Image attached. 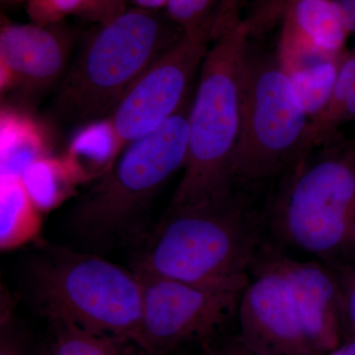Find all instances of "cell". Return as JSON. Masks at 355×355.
<instances>
[{"mask_svg":"<svg viewBox=\"0 0 355 355\" xmlns=\"http://www.w3.org/2000/svg\"><path fill=\"white\" fill-rule=\"evenodd\" d=\"M254 20L223 9L191 100L183 175L167 210L200 207L234 193L231 174L241 123L242 69Z\"/></svg>","mask_w":355,"mask_h":355,"instance_id":"cell-1","label":"cell"},{"mask_svg":"<svg viewBox=\"0 0 355 355\" xmlns=\"http://www.w3.org/2000/svg\"><path fill=\"white\" fill-rule=\"evenodd\" d=\"M266 242L263 214L238 189L219 202L166 210L135 272L203 288L243 291Z\"/></svg>","mask_w":355,"mask_h":355,"instance_id":"cell-2","label":"cell"},{"mask_svg":"<svg viewBox=\"0 0 355 355\" xmlns=\"http://www.w3.org/2000/svg\"><path fill=\"white\" fill-rule=\"evenodd\" d=\"M263 214L275 249L330 268L355 261V142L336 140L306 156Z\"/></svg>","mask_w":355,"mask_h":355,"instance_id":"cell-3","label":"cell"},{"mask_svg":"<svg viewBox=\"0 0 355 355\" xmlns=\"http://www.w3.org/2000/svg\"><path fill=\"white\" fill-rule=\"evenodd\" d=\"M183 33L168 14L139 7L101 23L53 91L51 116L69 125L104 121Z\"/></svg>","mask_w":355,"mask_h":355,"instance_id":"cell-4","label":"cell"},{"mask_svg":"<svg viewBox=\"0 0 355 355\" xmlns=\"http://www.w3.org/2000/svg\"><path fill=\"white\" fill-rule=\"evenodd\" d=\"M33 304L49 321L135 343L142 319L139 277L96 254L42 244L27 266Z\"/></svg>","mask_w":355,"mask_h":355,"instance_id":"cell-5","label":"cell"},{"mask_svg":"<svg viewBox=\"0 0 355 355\" xmlns=\"http://www.w3.org/2000/svg\"><path fill=\"white\" fill-rule=\"evenodd\" d=\"M310 118L279 55L249 43L242 69L241 123L231 162L236 188L282 179L309 155Z\"/></svg>","mask_w":355,"mask_h":355,"instance_id":"cell-6","label":"cell"},{"mask_svg":"<svg viewBox=\"0 0 355 355\" xmlns=\"http://www.w3.org/2000/svg\"><path fill=\"white\" fill-rule=\"evenodd\" d=\"M191 100L157 130L128 144L113 167L78 200L70 214L77 235L106 243L130 232L159 191L183 170Z\"/></svg>","mask_w":355,"mask_h":355,"instance_id":"cell-7","label":"cell"},{"mask_svg":"<svg viewBox=\"0 0 355 355\" xmlns=\"http://www.w3.org/2000/svg\"><path fill=\"white\" fill-rule=\"evenodd\" d=\"M217 18L218 13L184 31L105 119L113 137L114 163L128 144L157 130L193 99V83L214 41Z\"/></svg>","mask_w":355,"mask_h":355,"instance_id":"cell-8","label":"cell"},{"mask_svg":"<svg viewBox=\"0 0 355 355\" xmlns=\"http://www.w3.org/2000/svg\"><path fill=\"white\" fill-rule=\"evenodd\" d=\"M135 272L142 291L141 324L135 343L146 355L209 343L231 324H237L242 291L203 288Z\"/></svg>","mask_w":355,"mask_h":355,"instance_id":"cell-9","label":"cell"},{"mask_svg":"<svg viewBox=\"0 0 355 355\" xmlns=\"http://www.w3.org/2000/svg\"><path fill=\"white\" fill-rule=\"evenodd\" d=\"M239 340L263 355H314L279 250L266 242L250 272L237 313Z\"/></svg>","mask_w":355,"mask_h":355,"instance_id":"cell-10","label":"cell"},{"mask_svg":"<svg viewBox=\"0 0 355 355\" xmlns=\"http://www.w3.org/2000/svg\"><path fill=\"white\" fill-rule=\"evenodd\" d=\"M58 25L18 24L2 16L0 93L23 101L57 87L69 67L74 39Z\"/></svg>","mask_w":355,"mask_h":355,"instance_id":"cell-11","label":"cell"},{"mask_svg":"<svg viewBox=\"0 0 355 355\" xmlns=\"http://www.w3.org/2000/svg\"><path fill=\"white\" fill-rule=\"evenodd\" d=\"M279 252L311 350L317 355L336 349L345 342V329L335 272L322 261Z\"/></svg>","mask_w":355,"mask_h":355,"instance_id":"cell-12","label":"cell"},{"mask_svg":"<svg viewBox=\"0 0 355 355\" xmlns=\"http://www.w3.org/2000/svg\"><path fill=\"white\" fill-rule=\"evenodd\" d=\"M282 9L284 27L324 57L343 58L350 33L335 0H277Z\"/></svg>","mask_w":355,"mask_h":355,"instance_id":"cell-13","label":"cell"},{"mask_svg":"<svg viewBox=\"0 0 355 355\" xmlns=\"http://www.w3.org/2000/svg\"><path fill=\"white\" fill-rule=\"evenodd\" d=\"M40 209L22 175L0 177V248L11 251L34 241L43 223Z\"/></svg>","mask_w":355,"mask_h":355,"instance_id":"cell-14","label":"cell"},{"mask_svg":"<svg viewBox=\"0 0 355 355\" xmlns=\"http://www.w3.org/2000/svg\"><path fill=\"white\" fill-rule=\"evenodd\" d=\"M1 175H22L28 165L50 155L51 142L28 114L1 108Z\"/></svg>","mask_w":355,"mask_h":355,"instance_id":"cell-15","label":"cell"},{"mask_svg":"<svg viewBox=\"0 0 355 355\" xmlns=\"http://www.w3.org/2000/svg\"><path fill=\"white\" fill-rule=\"evenodd\" d=\"M355 121V46L343 58L330 101L310 119L308 144L311 151L340 139L338 130Z\"/></svg>","mask_w":355,"mask_h":355,"instance_id":"cell-16","label":"cell"},{"mask_svg":"<svg viewBox=\"0 0 355 355\" xmlns=\"http://www.w3.org/2000/svg\"><path fill=\"white\" fill-rule=\"evenodd\" d=\"M22 177L28 191L44 214L62 205L83 183L65 156L49 155L38 159L26 167Z\"/></svg>","mask_w":355,"mask_h":355,"instance_id":"cell-17","label":"cell"},{"mask_svg":"<svg viewBox=\"0 0 355 355\" xmlns=\"http://www.w3.org/2000/svg\"><path fill=\"white\" fill-rule=\"evenodd\" d=\"M53 355H146L130 340L90 333L65 322H51Z\"/></svg>","mask_w":355,"mask_h":355,"instance_id":"cell-18","label":"cell"},{"mask_svg":"<svg viewBox=\"0 0 355 355\" xmlns=\"http://www.w3.org/2000/svg\"><path fill=\"white\" fill-rule=\"evenodd\" d=\"M343 58H323L288 74L294 93L310 119L330 101Z\"/></svg>","mask_w":355,"mask_h":355,"instance_id":"cell-19","label":"cell"},{"mask_svg":"<svg viewBox=\"0 0 355 355\" xmlns=\"http://www.w3.org/2000/svg\"><path fill=\"white\" fill-rule=\"evenodd\" d=\"M223 0H167L168 16L184 31L195 29L212 19Z\"/></svg>","mask_w":355,"mask_h":355,"instance_id":"cell-20","label":"cell"},{"mask_svg":"<svg viewBox=\"0 0 355 355\" xmlns=\"http://www.w3.org/2000/svg\"><path fill=\"white\" fill-rule=\"evenodd\" d=\"M87 0H26L27 14L33 24L58 25L71 14L83 15Z\"/></svg>","mask_w":355,"mask_h":355,"instance_id":"cell-21","label":"cell"},{"mask_svg":"<svg viewBox=\"0 0 355 355\" xmlns=\"http://www.w3.org/2000/svg\"><path fill=\"white\" fill-rule=\"evenodd\" d=\"M0 355H28L27 334L14 318L12 298H1L0 317Z\"/></svg>","mask_w":355,"mask_h":355,"instance_id":"cell-22","label":"cell"},{"mask_svg":"<svg viewBox=\"0 0 355 355\" xmlns=\"http://www.w3.org/2000/svg\"><path fill=\"white\" fill-rule=\"evenodd\" d=\"M331 268L335 272L342 292L345 340L355 338V261Z\"/></svg>","mask_w":355,"mask_h":355,"instance_id":"cell-23","label":"cell"},{"mask_svg":"<svg viewBox=\"0 0 355 355\" xmlns=\"http://www.w3.org/2000/svg\"><path fill=\"white\" fill-rule=\"evenodd\" d=\"M125 10L121 0H87L83 16L104 23Z\"/></svg>","mask_w":355,"mask_h":355,"instance_id":"cell-24","label":"cell"},{"mask_svg":"<svg viewBox=\"0 0 355 355\" xmlns=\"http://www.w3.org/2000/svg\"><path fill=\"white\" fill-rule=\"evenodd\" d=\"M214 350L216 355H263L246 347L237 335L226 338L220 345L214 347Z\"/></svg>","mask_w":355,"mask_h":355,"instance_id":"cell-25","label":"cell"},{"mask_svg":"<svg viewBox=\"0 0 355 355\" xmlns=\"http://www.w3.org/2000/svg\"><path fill=\"white\" fill-rule=\"evenodd\" d=\"M342 11L350 33H355V0H335Z\"/></svg>","mask_w":355,"mask_h":355,"instance_id":"cell-26","label":"cell"},{"mask_svg":"<svg viewBox=\"0 0 355 355\" xmlns=\"http://www.w3.org/2000/svg\"><path fill=\"white\" fill-rule=\"evenodd\" d=\"M317 355H355V338H347L336 349Z\"/></svg>","mask_w":355,"mask_h":355,"instance_id":"cell-27","label":"cell"},{"mask_svg":"<svg viewBox=\"0 0 355 355\" xmlns=\"http://www.w3.org/2000/svg\"><path fill=\"white\" fill-rule=\"evenodd\" d=\"M135 7L147 9V10L159 11L160 9L166 8L167 0H130Z\"/></svg>","mask_w":355,"mask_h":355,"instance_id":"cell-28","label":"cell"},{"mask_svg":"<svg viewBox=\"0 0 355 355\" xmlns=\"http://www.w3.org/2000/svg\"><path fill=\"white\" fill-rule=\"evenodd\" d=\"M32 355H53V352H51V349H41Z\"/></svg>","mask_w":355,"mask_h":355,"instance_id":"cell-29","label":"cell"},{"mask_svg":"<svg viewBox=\"0 0 355 355\" xmlns=\"http://www.w3.org/2000/svg\"><path fill=\"white\" fill-rule=\"evenodd\" d=\"M205 355H216V352H214V347H209L207 349V352H205Z\"/></svg>","mask_w":355,"mask_h":355,"instance_id":"cell-30","label":"cell"},{"mask_svg":"<svg viewBox=\"0 0 355 355\" xmlns=\"http://www.w3.org/2000/svg\"><path fill=\"white\" fill-rule=\"evenodd\" d=\"M2 1L8 2V3H18V2L26 1V0H2Z\"/></svg>","mask_w":355,"mask_h":355,"instance_id":"cell-31","label":"cell"}]
</instances>
